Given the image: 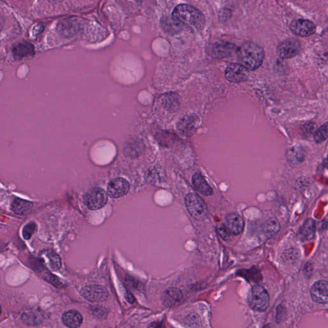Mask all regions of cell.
Segmentation results:
<instances>
[{"instance_id": "7a4b0ae2", "label": "cell", "mask_w": 328, "mask_h": 328, "mask_svg": "<svg viewBox=\"0 0 328 328\" xmlns=\"http://www.w3.org/2000/svg\"><path fill=\"white\" fill-rule=\"evenodd\" d=\"M237 55L242 65L251 71L261 67L265 57L262 48L249 41L246 42L239 48Z\"/></svg>"}, {"instance_id": "9c48e42d", "label": "cell", "mask_w": 328, "mask_h": 328, "mask_svg": "<svg viewBox=\"0 0 328 328\" xmlns=\"http://www.w3.org/2000/svg\"><path fill=\"white\" fill-rule=\"evenodd\" d=\"M225 77L232 83H241L248 79L249 70L241 64H231L226 69Z\"/></svg>"}, {"instance_id": "4fadbf2b", "label": "cell", "mask_w": 328, "mask_h": 328, "mask_svg": "<svg viewBox=\"0 0 328 328\" xmlns=\"http://www.w3.org/2000/svg\"><path fill=\"white\" fill-rule=\"evenodd\" d=\"M131 185L125 179L119 178L110 181L108 185V195L113 198H120L127 195L130 191Z\"/></svg>"}, {"instance_id": "7402d4cb", "label": "cell", "mask_w": 328, "mask_h": 328, "mask_svg": "<svg viewBox=\"0 0 328 328\" xmlns=\"http://www.w3.org/2000/svg\"><path fill=\"white\" fill-rule=\"evenodd\" d=\"M194 187L201 195L209 197L213 195V190L206 181L205 178L199 173H195L193 177Z\"/></svg>"}, {"instance_id": "d4e9b609", "label": "cell", "mask_w": 328, "mask_h": 328, "mask_svg": "<svg viewBox=\"0 0 328 328\" xmlns=\"http://www.w3.org/2000/svg\"><path fill=\"white\" fill-rule=\"evenodd\" d=\"M328 138V121L318 129L314 134V140L316 143H321Z\"/></svg>"}, {"instance_id": "83f0119b", "label": "cell", "mask_w": 328, "mask_h": 328, "mask_svg": "<svg viewBox=\"0 0 328 328\" xmlns=\"http://www.w3.org/2000/svg\"><path fill=\"white\" fill-rule=\"evenodd\" d=\"M217 231L222 239L225 240L226 241H230L231 239L232 235H233L227 226L224 225V224H220V225H217Z\"/></svg>"}, {"instance_id": "30bf717a", "label": "cell", "mask_w": 328, "mask_h": 328, "mask_svg": "<svg viewBox=\"0 0 328 328\" xmlns=\"http://www.w3.org/2000/svg\"><path fill=\"white\" fill-rule=\"evenodd\" d=\"M239 48L229 42L218 41L212 47L211 53L212 57L215 59H224L231 57L234 53H237Z\"/></svg>"}, {"instance_id": "52a82bcc", "label": "cell", "mask_w": 328, "mask_h": 328, "mask_svg": "<svg viewBox=\"0 0 328 328\" xmlns=\"http://www.w3.org/2000/svg\"><path fill=\"white\" fill-rule=\"evenodd\" d=\"M301 44L295 38H290L282 41L277 47V53L283 59L295 57L299 53Z\"/></svg>"}, {"instance_id": "5bb4252c", "label": "cell", "mask_w": 328, "mask_h": 328, "mask_svg": "<svg viewBox=\"0 0 328 328\" xmlns=\"http://www.w3.org/2000/svg\"><path fill=\"white\" fill-rule=\"evenodd\" d=\"M312 299L316 303H328V282L319 281L312 286L311 290Z\"/></svg>"}, {"instance_id": "5b68a950", "label": "cell", "mask_w": 328, "mask_h": 328, "mask_svg": "<svg viewBox=\"0 0 328 328\" xmlns=\"http://www.w3.org/2000/svg\"><path fill=\"white\" fill-rule=\"evenodd\" d=\"M107 200V193L103 189L98 187L90 190L83 197L84 203L91 211H97L105 207Z\"/></svg>"}, {"instance_id": "e0dca14e", "label": "cell", "mask_w": 328, "mask_h": 328, "mask_svg": "<svg viewBox=\"0 0 328 328\" xmlns=\"http://www.w3.org/2000/svg\"><path fill=\"white\" fill-rule=\"evenodd\" d=\"M183 293L179 289L171 287L166 289L162 295V301L164 305L170 308L176 306L183 299Z\"/></svg>"}, {"instance_id": "d6986e66", "label": "cell", "mask_w": 328, "mask_h": 328, "mask_svg": "<svg viewBox=\"0 0 328 328\" xmlns=\"http://www.w3.org/2000/svg\"><path fill=\"white\" fill-rule=\"evenodd\" d=\"M62 321L67 328H79L83 323V317L79 312L71 310L63 313Z\"/></svg>"}, {"instance_id": "d6a6232c", "label": "cell", "mask_w": 328, "mask_h": 328, "mask_svg": "<svg viewBox=\"0 0 328 328\" xmlns=\"http://www.w3.org/2000/svg\"><path fill=\"white\" fill-rule=\"evenodd\" d=\"M263 328H273V327H271V325H265Z\"/></svg>"}, {"instance_id": "ffe728a7", "label": "cell", "mask_w": 328, "mask_h": 328, "mask_svg": "<svg viewBox=\"0 0 328 328\" xmlns=\"http://www.w3.org/2000/svg\"><path fill=\"white\" fill-rule=\"evenodd\" d=\"M197 117L195 115H187L180 122L178 128L183 135H193L196 130Z\"/></svg>"}, {"instance_id": "f1b7e54d", "label": "cell", "mask_w": 328, "mask_h": 328, "mask_svg": "<svg viewBox=\"0 0 328 328\" xmlns=\"http://www.w3.org/2000/svg\"><path fill=\"white\" fill-rule=\"evenodd\" d=\"M36 227H37V226H36L35 223H30L27 224L23 230V237L24 239L26 240L31 239L33 237L34 232L35 231Z\"/></svg>"}, {"instance_id": "4dcf8cb0", "label": "cell", "mask_w": 328, "mask_h": 328, "mask_svg": "<svg viewBox=\"0 0 328 328\" xmlns=\"http://www.w3.org/2000/svg\"><path fill=\"white\" fill-rule=\"evenodd\" d=\"M125 296L126 300H127L129 303L131 304L134 303V302H135V298H134L133 295H131V293L129 290H126Z\"/></svg>"}, {"instance_id": "8992f818", "label": "cell", "mask_w": 328, "mask_h": 328, "mask_svg": "<svg viewBox=\"0 0 328 328\" xmlns=\"http://www.w3.org/2000/svg\"><path fill=\"white\" fill-rule=\"evenodd\" d=\"M80 294L82 297L91 303H101L106 301L109 297L107 290L99 285L85 286L81 290Z\"/></svg>"}, {"instance_id": "9a60e30c", "label": "cell", "mask_w": 328, "mask_h": 328, "mask_svg": "<svg viewBox=\"0 0 328 328\" xmlns=\"http://www.w3.org/2000/svg\"><path fill=\"white\" fill-rule=\"evenodd\" d=\"M226 226L233 235L243 233L245 229V221L237 213H230L226 216Z\"/></svg>"}, {"instance_id": "484cf974", "label": "cell", "mask_w": 328, "mask_h": 328, "mask_svg": "<svg viewBox=\"0 0 328 328\" xmlns=\"http://www.w3.org/2000/svg\"><path fill=\"white\" fill-rule=\"evenodd\" d=\"M91 313L98 319H106L109 313V310L100 305L91 306Z\"/></svg>"}, {"instance_id": "3957f363", "label": "cell", "mask_w": 328, "mask_h": 328, "mask_svg": "<svg viewBox=\"0 0 328 328\" xmlns=\"http://www.w3.org/2000/svg\"><path fill=\"white\" fill-rule=\"evenodd\" d=\"M186 207L190 215L197 221H203L208 215V209L205 201L194 193H189L185 197Z\"/></svg>"}, {"instance_id": "ba28073f", "label": "cell", "mask_w": 328, "mask_h": 328, "mask_svg": "<svg viewBox=\"0 0 328 328\" xmlns=\"http://www.w3.org/2000/svg\"><path fill=\"white\" fill-rule=\"evenodd\" d=\"M21 319L26 325L36 327L43 323L45 319V313L38 307L27 308L22 312Z\"/></svg>"}, {"instance_id": "4316f807", "label": "cell", "mask_w": 328, "mask_h": 328, "mask_svg": "<svg viewBox=\"0 0 328 328\" xmlns=\"http://www.w3.org/2000/svg\"><path fill=\"white\" fill-rule=\"evenodd\" d=\"M125 152H127L129 155L137 156L141 151V145L137 141H132L128 144L125 148Z\"/></svg>"}, {"instance_id": "277c9868", "label": "cell", "mask_w": 328, "mask_h": 328, "mask_svg": "<svg viewBox=\"0 0 328 328\" xmlns=\"http://www.w3.org/2000/svg\"><path fill=\"white\" fill-rule=\"evenodd\" d=\"M249 305L254 311L264 312L269 305L270 297L267 291L259 285H256L251 289L249 295Z\"/></svg>"}, {"instance_id": "f546056e", "label": "cell", "mask_w": 328, "mask_h": 328, "mask_svg": "<svg viewBox=\"0 0 328 328\" xmlns=\"http://www.w3.org/2000/svg\"><path fill=\"white\" fill-rule=\"evenodd\" d=\"M304 156L302 152L298 151H295V149L292 150L291 154H290L289 157V161L290 163H293V164H298L299 163H302L303 161Z\"/></svg>"}, {"instance_id": "603a6c76", "label": "cell", "mask_w": 328, "mask_h": 328, "mask_svg": "<svg viewBox=\"0 0 328 328\" xmlns=\"http://www.w3.org/2000/svg\"><path fill=\"white\" fill-rule=\"evenodd\" d=\"M12 210L17 215H26L31 212L33 207V203L27 200L16 197L12 203Z\"/></svg>"}, {"instance_id": "6da1fadb", "label": "cell", "mask_w": 328, "mask_h": 328, "mask_svg": "<svg viewBox=\"0 0 328 328\" xmlns=\"http://www.w3.org/2000/svg\"><path fill=\"white\" fill-rule=\"evenodd\" d=\"M174 24L179 29L197 33L203 29L205 18L195 7L182 4L175 7L172 14Z\"/></svg>"}, {"instance_id": "cb8c5ba5", "label": "cell", "mask_w": 328, "mask_h": 328, "mask_svg": "<svg viewBox=\"0 0 328 328\" xmlns=\"http://www.w3.org/2000/svg\"><path fill=\"white\" fill-rule=\"evenodd\" d=\"M316 226L315 221L312 219H307L302 226L299 231V235L303 240L313 239L315 235Z\"/></svg>"}, {"instance_id": "44dd1931", "label": "cell", "mask_w": 328, "mask_h": 328, "mask_svg": "<svg viewBox=\"0 0 328 328\" xmlns=\"http://www.w3.org/2000/svg\"><path fill=\"white\" fill-rule=\"evenodd\" d=\"M281 227L276 218H270L262 226L261 232L266 239H271L279 231Z\"/></svg>"}, {"instance_id": "ac0fdd59", "label": "cell", "mask_w": 328, "mask_h": 328, "mask_svg": "<svg viewBox=\"0 0 328 328\" xmlns=\"http://www.w3.org/2000/svg\"><path fill=\"white\" fill-rule=\"evenodd\" d=\"M12 53L16 60L20 61L24 58L33 56L35 53V49L33 44L24 41L16 45L12 49Z\"/></svg>"}, {"instance_id": "7c38bea8", "label": "cell", "mask_w": 328, "mask_h": 328, "mask_svg": "<svg viewBox=\"0 0 328 328\" xmlns=\"http://www.w3.org/2000/svg\"><path fill=\"white\" fill-rule=\"evenodd\" d=\"M39 261L43 265L51 271H59L62 267V261L59 255L51 249H45L40 253Z\"/></svg>"}, {"instance_id": "2e32d148", "label": "cell", "mask_w": 328, "mask_h": 328, "mask_svg": "<svg viewBox=\"0 0 328 328\" xmlns=\"http://www.w3.org/2000/svg\"><path fill=\"white\" fill-rule=\"evenodd\" d=\"M81 28L79 21L75 18L64 19L58 25V31L66 37H71L77 34Z\"/></svg>"}, {"instance_id": "8fae6325", "label": "cell", "mask_w": 328, "mask_h": 328, "mask_svg": "<svg viewBox=\"0 0 328 328\" xmlns=\"http://www.w3.org/2000/svg\"><path fill=\"white\" fill-rule=\"evenodd\" d=\"M290 29L296 35L307 37L315 33L316 27L310 20L299 19L291 22Z\"/></svg>"}, {"instance_id": "1f68e13d", "label": "cell", "mask_w": 328, "mask_h": 328, "mask_svg": "<svg viewBox=\"0 0 328 328\" xmlns=\"http://www.w3.org/2000/svg\"><path fill=\"white\" fill-rule=\"evenodd\" d=\"M323 164L324 166H325L326 168H327V169H328V155L327 156V159H326L325 161H324Z\"/></svg>"}]
</instances>
